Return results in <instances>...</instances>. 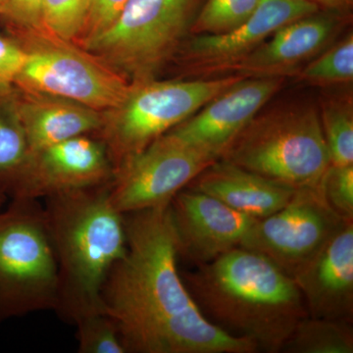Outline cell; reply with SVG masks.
<instances>
[{"label":"cell","mask_w":353,"mask_h":353,"mask_svg":"<svg viewBox=\"0 0 353 353\" xmlns=\"http://www.w3.org/2000/svg\"><path fill=\"white\" fill-rule=\"evenodd\" d=\"M127 250L101 290L127 353H254L209 321L178 270L170 204L125 214Z\"/></svg>","instance_id":"1"},{"label":"cell","mask_w":353,"mask_h":353,"mask_svg":"<svg viewBox=\"0 0 353 353\" xmlns=\"http://www.w3.org/2000/svg\"><path fill=\"white\" fill-rule=\"evenodd\" d=\"M181 276L209 321L263 352H282L299 323L309 316L294 279L241 246Z\"/></svg>","instance_id":"2"},{"label":"cell","mask_w":353,"mask_h":353,"mask_svg":"<svg viewBox=\"0 0 353 353\" xmlns=\"http://www.w3.org/2000/svg\"><path fill=\"white\" fill-rule=\"evenodd\" d=\"M109 185L43 199L59 279L54 312L70 324L104 311L102 287L113 265L126 252L125 214L114 208Z\"/></svg>","instance_id":"3"},{"label":"cell","mask_w":353,"mask_h":353,"mask_svg":"<svg viewBox=\"0 0 353 353\" xmlns=\"http://www.w3.org/2000/svg\"><path fill=\"white\" fill-rule=\"evenodd\" d=\"M220 158L296 190L321 185L331 166L321 118L310 106L254 118Z\"/></svg>","instance_id":"4"},{"label":"cell","mask_w":353,"mask_h":353,"mask_svg":"<svg viewBox=\"0 0 353 353\" xmlns=\"http://www.w3.org/2000/svg\"><path fill=\"white\" fill-rule=\"evenodd\" d=\"M59 279L43 204L10 199L0 210V323L54 311Z\"/></svg>","instance_id":"5"},{"label":"cell","mask_w":353,"mask_h":353,"mask_svg":"<svg viewBox=\"0 0 353 353\" xmlns=\"http://www.w3.org/2000/svg\"><path fill=\"white\" fill-rule=\"evenodd\" d=\"M243 78L131 83L124 99L103 111L97 134L108 148L114 171Z\"/></svg>","instance_id":"6"},{"label":"cell","mask_w":353,"mask_h":353,"mask_svg":"<svg viewBox=\"0 0 353 353\" xmlns=\"http://www.w3.org/2000/svg\"><path fill=\"white\" fill-rule=\"evenodd\" d=\"M199 0H129L105 31L81 44L130 83L152 80L192 26Z\"/></svg>","instance_id":"7"},{"label":"cell","mask_w":353,"mask_h":353,"mask_svg":"<svg viewBox=\"0 0 353 353\" xmlns=\"http://www.w3.org/2000/svg\"><path fill=\"white\" fill-rule=\"evenodd\" d=\"M14 39L27 53L15 87L71 99L102 112L126 97L131 83L79 44L46 30Z\"/></svg>","instance_id":"8"},{"label":"cell","mask_w":353,"mask_h":353,"mask_svg":"<svg viewBox=\"0 0 353 353\" xmlns=\"http://www.w3.org/2000/svg\"><path fill=\"white\" fill-rule=\"evenodd\" d=\"M219 158L166 132L115 169L109 185L110 201L122 214L169 205Z\"/></svg>","instance_id":"9"},{"label":"cell","mask_w":353,"mask_h":353,"mask_svg":"<svg viewBox=\"0 0 353 353\" xmlns=\"http://www.w3.org/2000/svg\"><path fill=\"white\" fill-rule=\"evenodd\" d=\"M348 223L325 199L321 185L297 189L290 201L253 224L241 248L267 257L292 277Z\"/></svg>","instance_id":"10"},{"label":"cell","mask_w":353,"mask_h":353,"mask_svg":"<svg viewBox=\"0 0 353 353\" xmlns=\"http://www.w3.org/2000/svg\"><path fill=\"white\" fill-rule=\"evenodd\" d=\"M114 166L97 136L76 137L31 152L8 199H41L111 183Z\"/></svg>","instance_id":"11"},{"label":"cell","mask_w":353,"mask_h":353,"mask_svg":"<svg viewBox=\"0 0 353 353\" xmlns=\"http://www.w3.org/2000/svg\"><path fill=\"white\" fill-rule=\"evenodd\" d=\"M170 212L179 259L196 267L240 248L259 220L189 189L173 197Z\"/></svg>","instance_id":"12"},{"label":"cell","mask_w":353,"mask_h":353,"mask_svg":"<svg viewBox=\"0 0 353 353\" xmlns=\"http://www.w3.org/2000/svg\"><path fill=\"white\" fill-rule=\"evenodd\" d=\"M281 77L241 79L189 119L167 132L187 145L221 157L232 141L282 87Z\"/></svg>","instance_id":"13"},{"label":"cell","mask_w":353,"mask_h":353,"mask_svg":"<svg viewBox=\"0 0 353 353\" xmlns=\"http://www.w3.org/2000/svg\"><path fill=\"white\" fill-rule=\"evenodd\" d=\"M310 317L353 320V223L294 274Z\"/></svg>","instance_id":"14"},{"label":"cell","mask_w":353,"mask_h":353,"mask_svg":"<svg viewBox=\"0 0 353 353\" xmlns=\"http://www.w3.org/2000/svg\"><path fill=\"white\" fill-rule=\"evenodd\" d=\"M318 9L308 0H260L243 24L223 34H197L185 46L183 57L199 69L217 71L259 48L280 28L317 13Z\"/></svg>","instance_id":"15"},{"label":"cell","mask_w":353,"mask_h":353,"mask_svg":"<svg viewBox=\"0 0 353 353\" xmlns=\"http://www.w3.org/2000/svg\"><path fill=\"white\" fill-rule=\"evenodd\" d=\"M333 18L317 13L280 28L259 48L217 71L236 72L234 75L280 77L322 50L333 37Z\"/></svg>","instance_id":"16"},{"label":"cell","mask_w":353,"mask_h":353,"mask_svg":"<svg viewBox=\"0 0 353 353\" xmlns=\"http://www.w3.org/2000/svg\"><path fill=\"white\" fill-rule=\"evenodd\" d=\"M14 94L29 153L76 137L97 136L103 125L102 111L71 99L17 87Z\"/></svg>","instance_id":"17"},{"label":"cell","mask_w":353,"mask_h":353,"mask_svg":"<svg viewBox=\"0 0 353 353\" xmlns=\"http://www.w3.org/2000/svg\"><path fill=\"white\" fill-rule=\"evenodd\" d=\"M214 197L229 208L261 219L285 206L296 189L246 170L226 160H216L185 188Z\"/></svg>","instance_id":"18"},{"label":"cell","mask_w":353,"mask_h":353,"mask_svg":"<svg viewBox=\"0 0 353 353\" xmlns=\"http://www.w3.org/2000/svg\"><path fill=\"white\" fill-rule=\"evenodd\" d=\"M14 88L0 92V190L7 197L29 155Z\"/></svg>","instance_id":"19"},{"label":"cell","mask_w":353,"mask_h":353,"mask_svg":"<svg viewBox=\"0 0 353 353\" xmlns=\"http://www.w3.org/2000/svg\"><path fill=\"white\" fill-rule=\"evenodd\" d=\"M282 352L352 353V324L307 316L285 341Z\"/></svg>","instance_id":"20"},{"label":"cell","mask_w":353,"mask_h":353,"mask_svg":"<svg viewBox=\"0 0 353 353\" xmlns=\"http://www.w3.org/2000/svg\"><path fill=\"white\" fill-rule=\"evenodd\" d=\"M321 124L331 165H353V117L350 104L334 102L325 105Z\"/></svg>","instance_id":"21"},{"label":"cell","mask_w":353,"mask_h":353,"mask_svg":"<svg viewBox=\"0 0 353 353\" xmlns=\"http://www.w3.org/2000/svg\"><path fill=\"white\" fill-rule=\"evenodd\" d=\"M259 2L260 0H208L192 30L197 34L232 31L252 15Z\"/></svg>","instance_id":"22"},{"label":"cell","mask_w":353,"mask_h":353,"mask_svg":"<svg viewBox=\"0 0 353 353\" xmlns=\"http://www.w3.org/2000/svg\"><path fill=\"white\" fill-rule=\"evenodd\" d=\"M74 325L78 352L127 353L117 325L105 311L83 316Z\"/></svg>","instance_id":"23"},{"label":"cell","mask_w":353,"mask_h":353,"mask_svg":"<svg viewBox=\"0 0 353 353\" xmlns=\"http://www.w3.org/2000/svg\"><path fill=\"white\" fill-rule=\"evenodd\" d=\"M308 83L330 85L352 82L353 79V37L350 34L301 72Z\"/></svg>","instance_id":"24"},{"label":"cell","mask_w":353,"mask_h":353,"mask_svg":"<svg viewBox=\"0 0 353 353\" xmlns=\"http://www.w3.org/2000/svg\"><path fill=\"white\" fill-rule=\"evenodd\" d=\"M88 0H43L44 29L58 38L78 43L87 19Z\"/></svg>","instance_id":"25"},{"label":"cell","mask_w":353,"mask_h":353,"mask_svg":"<svg viewBox=\"0 0 353 353\" xmlns=\"http://www.w3.org/2000/svg\"><path fill=\"white\" fill-rule=\"evenodd\" d=\"M325 199L336 214L353 222V165H331L322 181Z\"/></svg>","instance_id":"26"},{"label":"cell","mask_w":353,"mask_h":353,"mask_svg":"<svg viewBox=\"0 0 353 353\" xmlns=\"http://www.w3.org/2000/svg\"><path fill=\"white\" fill-rule=\"evenodd\" d=\"M43 0H6L0 21L13 38L46 30L43 23Z\"/></svg>","instance_id":"27"},{"label":"cell","mask_w":353,"mask_h":353,"mask_svg":"<svg viewBox=\"0 0 353 353\" xmlns=\"http://www.w3.org/2000/svg\"><path fill=\"white\" fill-rule=\"evenodd\" d=\"M129 0H88L87 19L79 46L99 36L113 24Z\"/></svg>","instance_id":"28"},{"label":"cell","mask_w":353,"mask_h":353,"mask_svg":"<svg viewBox=\"0 0 353 353\" xmlns=\"http://www.w3.org/2000/svg\"><path fill=\"white\" fill-rule=\"evenodd\" d=\"M27 53L17 39L0 34V92L11 90L24 67Z\"/></svg>","instance_id":"29"},{"label":"cell","mask_w":353,"mask_h":353,"mask_svg":"<svg viewBox=\"0 0 353 353\" xmlns=\"http://www.w3.org/2000/svg\"><path fill=\"white\" fill-rule=\"evenodd\" d=\"M316 6H323L332 9H343L350 6L352 0H308Z\"/></svg>","instance_id":"30"},{"label":"cell","mask_w":353,"mask_h":353,"mask_svg":"<svg viewBox=\"0 0 353 353\" xmlns=\"http://www.w3.org/2000/svg\"><path fill=\"white\" fill-rule=\"evenodd\" d=\"M7 199H8V197H7L6 194L0 190V210H1V209L4 208V205H6Z\"/></svg>","instance_id":"31"},{"label":"cell","mask_w":353,"mask_h":353,"mask_svg":"<svg viewBox=\"0 0 353 353\" xmlns=\"http://www.w3.org/2000/svg\"><path fill=\"white\" fill-rule=\"evenodd\" d=\"M1 6H2V1L0 0V10H1Z\"/></svg>","instance_id":"32"},{"label":"cell","mask_w":353,"mask_h":353,"mask_svg":"<svg viewBox=\"0 0 353 353\" xmlns=\"http://www.w3.org/2000/svg\"><path fill=\"white\" fill-rule=\"evenodd\" d=\"M2 4H3V2L6 1V0H1Z\"/></svg>","instance_id":"33"}]
</instances>
